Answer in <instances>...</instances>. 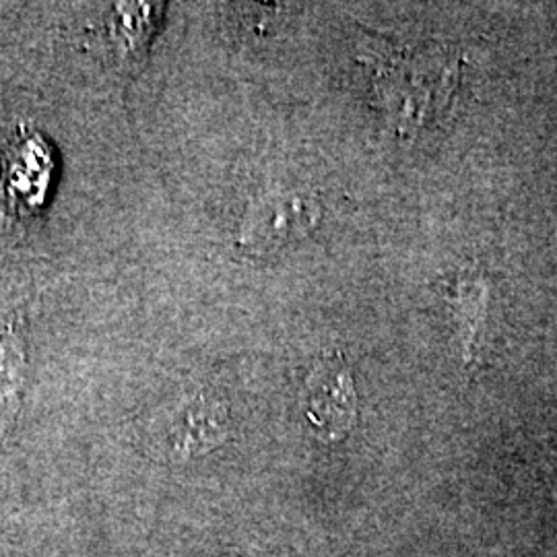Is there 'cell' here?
<instances>
[{"mask_svg": "<svg viewBox=\"0 0 557 557\" xmlns=\"http://www.w3.org/2000/svg\"><path fill=\"white\" fill-rule=\"evenodd\" d=\"M320 220V205L314 197L298 190H275L255 200L238 230L242 248L267 255L292 239L306 236Z\"/></svg>", "mask_w": 557, "mask_h": 557, "instance_id": "6da1fadb", "label": "cell"}, {"mask_svg": "<svg viewBox=\"0 0 557 557\" xmlns=\"http://www.w3.org/2000/svg\"><path fill=\"white\" fill-rule=\"evenodd\" d=\"M304 411L324 440H338L356 421L354 380L341 358H324L306 382Z\"/></svg>", "mask_w": 557, "mask_h": 557, "instance_id": "7a4b0ae2", "label": "cell"}, {"mask_svg": "<svg viewBox=\"0 0 557 557\" xmlns=\"http://www.w3.org/2000/svg\"><path fill=\"white\" fill-rule=\"evenodd\" d=\"M227 436V411L220 403L197 398L178 418L170 434L172 453L178 457H195L220 446Z\"/></svg>", "mask_w": 557, "mask_h": 557, "instance_id": "3957f363", "label": "cell"}, {"mask_svg": "<svg viewBox=\"0 0 557 557\" xmlns=\"http://www.w3.org/2000/svg\"><path fill=\"white\" fill-rule=\"evenodd\" d=\"M25 370V337L20 320H11L0 326V438L20 411Z\"/></svg>", "mask_w": 557, "mask_h": 557, "instance_id": "277c9868", "label": "cell"}, {"mask_svg": "<svg viewBox=\"0 0 557 557\" xmlns=\"http://www.w3.org/2000/svg\"><path fill=\"white\" fill-rule=\"evenodd\" d=\"M156 15V4H120L116 11L119 20L114 23V44L122 59L128 60L139 54L140 46L149 40Z\"/></svg>", "mask_w": 557, "mask_h": 557, "instance_id": "5b68a950", "label": "cell"}]
</instances>
